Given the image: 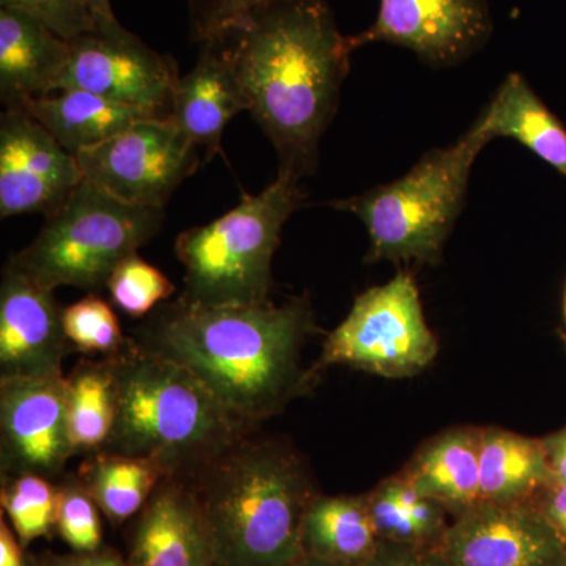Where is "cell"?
Here are the masks:
<instances>
[{
    "instance_id": "1",
    "label": "cell",
    "mask_w": 566,
    "mask_h": 566,
    "mask_svg": "<svg viewBox=\"0 0 566 566\" xmlns=\"http://www.w3.org/2000/svg\"><path fill=\"white\" fill-rule=\"evenodd\" d=\"M307 296L283 304L203 305L178 297L134 329L140 348L191 371L233 416L256 427L316 381L303 365L315 331Z\"/></svg>"
},
{
    "instance_id": "2",
    "label": "cell",
    "mask_w": 566,
    "mask_h": 566,
    "mask_svg": "<svg viewBox=\"0 0 566 566\" xmlns=\"http://www.w3.org/2000/svg\"><path fill=\"white\" fill-rule=\"evenodd\" d=\"M279 156V175H314L337 112L352 43L324 0H281L219 36Z\"/></svg>"
},
{
    "instance_id": "3",
    "label": "cell",
    "mask_w": 566,
    "mask_h": 566,
    "mask_svg": "<svg viewBox=\"0 0 566 566\" xmlns=\"http://www.w3.org/2000/svg\"><path fill=\"white\" fill-rule=\"evenodd\" d=\"M115 423L99 452L155 461L192 485L208 465L253 431L181 365L133 338L111 354Z\"/></svg>"
},
{
    "instance_id": "4",
    "label": "cell",
    "mask_w": 566,
    "mask_h": 566,
    "mask_svg": "<svg viewBox=\"0 0 566 566\" xmlns=\"http://www.w3.org/2000/svg\"><path fill=\"white\" fill-rule=\"evenodd\" d=\"M191 486L216 566H292L303 556L305 510L316 494L307 465L285 442L248 434Z\"/></svg>"
},
{
    "instance_id": "5",
    "label": "cell",
    "mask_w": 566,
    "mask_h": 566,
    "mask_svg": "<svg viewBox=\"0 0 566 566\" xmlns=\"http://www.w3.org/2000/svg\"><path fill=\"white\" fill-rule=\"evenodd\" d=\"M490 142L479 122L455 144L428 151L403 177L335 200L367 229L368 262L438 264L461 208L476 156Z\"/></svg>"
},
{
    "instance_id": "6",
    "label": "cell",
    "mask_w": 566,
    "mask_h": 566,
    "mask_svg": "<svg viewBox=\"0 0 566 566\" xmlns=\"http://www.w3.org/2000/svg\"><path fill=\"white\" fill-rule=\"evenodd\" d=\"M305 196L300 181L277 175L256 196L210 223L178 234L175 253L185 266L182 300L203 305L271 301L273 259L283 226Z\"/></svg>"
},
{
    "instance_id": "7",
    "label": "cell",
    "mask_w": 566,
    "mask_h": 566,
    "mask_svg": "<svg viewBox=\"0 0 566 566\" xmlns=\"http://www.w3.org/2000/svg\"><path fill=\"white\" fill-rule=\"evenodd\" d=\"M164 218V208L123 202L84 180L9 263L52 292L74 286L98 293L117 264L159 232Z\"/></svg>"
},
{
    "instance_id": "8",
    "label": "cell",
    "mask_w": 566,
    "mask_h": 566,
    "mask_svg": "<svg viewBox=\"0 0 566 566\" xmlns=\"http://www.w3.org/2000/svg\"><path fill=\"white\" fill-rule=\"evenodd\" d=\"M438 352L415 277L400 271L356 297L348 316L327 335L312 374L318 379L324 368L344 365L382 378H411L430 367Z\"/></svg>"
},
{
    "instance_id": "9",
    "label": "cell",
    "mask_w": 566,
    "mask_h": 566,
    "mask_svg": "<svg viewBox=\"0 0 566 566\" xmlns=\"http://www.w3.org/2000/svg\"><path fill=\"white\" fill-rule=\"evenodd\" d=\"M76 158L85 181L150 208H166L200 164L199 147L170 118H145Z\"/></svg>"
},
{
    "instance_id": "10",
    "label": "cell",
    "mask_w": 566,
    "mask_h": 566,
    "mask_svg": "<svg viewBox=\"0 0 566 566\" xmlns=\"http://www.w3.org/2000/svg\"><path fill=\"white\" fill-rule=\"evenodd\" d=\"M172 55L151 50L125 28L70 41L59 91H84L169 118L177 82Z\"/></svg>"
},
{
    "instance_id": "11",
    "label": "cell",
    "mask_w": 566,
    "mask_h": 566,
    "mask_svg": "<svg viewBox=\"0 0 566 566\" xmlns=\"http://www.w3.org/2000/svg\"><path fill=\"white\" fill-rule=\"evenodd\" d=\"M65 376L0 378L2 476L55 479L71 457Z\"/></svg>"
},
{
    "instance_id": "12",
    "label": "cell",
    "mask_w": 566,
    "mask_h": 566,
    "mask_svg": "<svg viewBox=\"0 0 566 566\" xmlns=\"http://www.w3.org/2000/svg\"><path fill=\"white\" fill-rule=\"evenodd\" d=\"M493 33L488 0H379L370 28L349 36L353 51L370 43L406 48L431 66H452L482 50Z\"/></svg>"
},
{
    "instance_id": "13",
    "label": "cell",
    "mask_w": 566,
    "mask_h": 566,
    "mask_svg": "<svg viewBox=\"0 0 566 566\" xmlns=\"http://www.w3.org/2000/svg\"><path fill=\"white\" fill-rule=\"evenodd\" d=\"M84 181L80 163L35 118L21 111L0 117V218L48 216Z\"/></svg>"
},
{
    "instance_id": "14",
    "label": "cell",
    "mask_w": 566,
    "mask_h": 566,
    "mask_svg": "<svg viewBox=\"0 0 566 566\" xmlns=\"http://www.w3.org/2000/svg\"><path fill=\"white\" fill-rule=\"evenodd\" d=\"M441 547L455 566H566L565 547L534 501L472 506L453 517Z\"/></svg>"
},
{
    "instance_id": "15",
    "label": "cell",
    "mask_w": 566,
    "mask_h": 566,
    "mask_svg": "<svg viewBox=\"0 0 566 566\" xmlns=\"http://www.w3.org/2000/svg\"><path fill=\"white\" fill-rule=\"evenodd\" d=\"M70 345L54 292L7 262L0 283V378L63 376Z\"/></svg>"
},
{
    "instance_id": "16",
    "label": "cell",
    "mask_w": 566,
    "mask_h": 566,
    "mask_svg": "<svg viewBox=\"0 0 566 566\" xmlns=\"http://www.w3.org/2000/svg\"><path fill=\"white\" fill-rule=\"evenodd\" d=\"M129 566H216L210 527L193 488L166 476L142 509Z\"/></svg>"
},
{
    "instance_id": "17",
    "label": "cell",
    "mask_w": 566,
    "mask_h": 566,
    "mask_svg": "<svg viewBox=\"0 0 566 566\" xmlns=\"http://www.w3.org/2000/svg\"><path fill=\"white\" fill-rule=\"evenodd\" d=\"M244 111L251 112V102L226 43L221 39L203 41L196 65L177 82L170 122L205 148V161H211L221 148L227 125Z\"/></svg>"
},
{
    "instance_id": "18",
    "label": "cell",
    "mask_w": 566,
    "mask_h": 566,
    "mask_svg": "<svg viewBox=\"0 0 566 566\" xmlns=\"http://www.w3.org/2000/svg\"><path fill=\"white\" fill-rule=\"evenodd\" d=\"M70 57V41L24 11L0 7V99L6 111L59 91Z\"/></svg>"
},
{
    "instance_id": "19",
    "label": "cell",
    "mask_w": 566,
    "mask_h": 566,
    "mask_svg": "<svg viewBox=\"0 0 566 566\" xmlns=\"http://www.w3.org/2000/svg\"><path fill=\"white\" fill-rule=\"evenodd\" d=\"M482 430L457 428L436 436L412 457L401 475L453 517L479 505Z\"/></svg>"
},
{
    "instance_id": "20",
    "label": "cell",
    "mask_w": 566,
    "mask_h": 566,
    "mask_svg": "<svg viewBox=\"0 0 566 566\" xmlns=\"http://www.w3.org/2000/svg\"><path fill=\"white\" fill-rule=\"evenodd\" d=\"M74 156L98 147L145 118H161L139 107L111 102L84 91H61L24 111Z\"/></svg>"
},
{
    "instance_id": "21",
    "label": "cell",
    "mask_w": 566,
    "mask_h": 566,
    "mask_svg": "<svg viewBox=\"0 0 566 566\" xmlns=\"http://www.w3.org/2000/svg\"><path fill=\"white\" fill-rule=\"evenodd\" d=\"M476 122L490 142L497 137L515 139L566 177L565 126L520 74L506 76Z\"/></svg>"
},
{
    "instance_id": "22",
    "label": "cell",
    "mask_w": 566,
    "mask_h": 566,
    "mask_svg": "<svg viewBox=\"0 0 566 566\" xmlns=\"http://www.w3.org/2000/svg\"><path fill=\"white\" fill-rule=\"evenodd\" d=\"M553 479L539 439L483 428L479 504L532 501Z\"/></svg>"
},
{
    "instance_id": "23",
    "label": "cell",
    "mask_w": 566,
    "mask_h": 566,
    "mask_svg": "<svg viewBox=\"0 0 566 566\" xmlns=\"http://www.w3.org/2000/svg\"><path fill=\"white\" fill-rule=\"evenodd\" d=\"M379 543L367 495L316 494L305 510L301 534L304 556L364 565Z\"/></svg>"
},
{
    "instance_id": "24",
    "label": "cell",
    "mask_w": 566,
    "mask_h": 566,
    "mask_svg": "<svg viewBox=\"0 0 566 566\" xmlns=\"http://www.w3.org/2000/svg\"><path fill=\"white\" fill-rule=\"evenodd\" d=\"M77 476L103 515L122 524L142 512L166 472L145 458L95 452L81 464Z\"/></svg>"
},
{
    "instance_id": "25",
    "label": "cell",
    "mask_w": 566,
    "mask_h": 566,
    "mask_svg": "<svg viewBox=\"0 0 566 566\" xmlns=\"http://www.w3.org/2000/svg\"><path fill=\"white\" fill-rule=\"evenodd\" d=\"M367 495L368 510L381 542L441 545L450 523L449 510L420 494L403 475L382 480Z\"/></svg>"
},
{
    "instance_id": "26",
    "label": "cell",
    "mask_w": 566,
    "mask_h": 566,
    "mask_svg": "<svg viewBox=\"0 0 566 566\" xmlns=\"http://www.w3.org/2000/svg\"><path fill=\"white\" fill-rule=\"evenodd\" d=\"M66 415L74 452L95 453L115 423V385L109 357L81 360L66 378Z\"/></svg>"
},
{
    "instance_id": "27",
    "label": "cell",
    "mask_w": 566,
    "mask_h": 566,
    "mask_svg": "<svg viewBox=\"0 0 566 566\" xmlns=\"http://www.w3.org/2000/svg\"><path fill=\"white\" fill-rule=\"evenodd\" d=\"M0 502L24 547L50 535L57 523L59 486L44 476H2Z\"/></svg>"
},
{
    "instance_id": "28",
    "label": "cell",
    "mask_w": 566,
    "mask_h": 566,
    "mask_svg": "<svg viewBox=\"0 0 566 566\" xmlns=\"http://www.w3.org/2000/svg\"><path fill=\"white\" fill-rule=\"evenodd\" d=\"M106 289L115 305L133 318L150 315L175 293V285L166 274L140 259L137 252L117 264Z\"/></svg>"
},
{
    "instance_id": "29",
    "label": "cell",
    "mask_w": 566,
    "mask_h": 566,
    "mask_svg": "<svg viewBox=\"0 0 566 566\" xmlns=\"http://www.w3.org/2000/svg\"><path fill=\"white\" fill-rule=\"evenodd\" d=\"M63 329L70 344L85 354L111 356L126 344L117 315L96 293L63 308Z\"/></svg>"
},
{
    "instance_id": "30",
    "label": "cell",
    "mask_w": 566,
    "mask_h": 566,
    "mask_svg": "<svg viewBox=\"0 0 566 566\" xmlns=\"http://www.w3.org/2000/svg\"><path fill=\"white\" fill-rule=\"evenodd\" d=\"M99 506L82 485L77 474L66 476L59 485L57 527L66 545L77 553L102 547L103 528Z\"/></svg>"
},
{
    "instance_id": "31",
    "label": "cell",
    "mask_w": 566,
    "mask_h": 566,
    "mask_svg": "<svg viewBox=\"0 0 566 566\" xmlns=\"http://www.w3.org/2000/svg\"><path fill=\"white\" fill-rule=\"evenodd\" d=\"M281 0H188L189 33L197 44L219 39L249 14Z\"/></svg>"
},
{
    "instance_id": "32",
    "label": "cell",
    "mask_w": 566,
    "mask_h": 566,
    "mask_svg": "<svg viewBox=\"0 0 566 566\" xmlns=\"http://www.w3.org/2000/svg\"><path fill=\"white\" fill-rule=\"evenodd\" d=\"M0 7L24 11L65 40L98 31L84 0H0Z\"/></svg>"
},
{
    "instance_id": "33",
    "label": "cell",
    "mask_w": 566,
    "mask_h": 566,
    "mask_svg": "<svg viewBox=\"0 0 566 566\" xmlns=\"http://www.w3.org/2000/svg\"><path fill=\"white\" fill-rule=\"evenodd\" d=\"M363 566H455L441 545H405L379 543L374 556Z\"/></svg>"
},
{
    "instance_id": "34",
    "label": "cell",
    "mask_w": 566,
    "mask_h": 566,
    "mask_svg": "<svg viewBox=\"0 0 566 566\" xmlns=\"http://www.w3.org/2000/svg\"><path fill=\"white\" fill-rule=\"evenodd\" d=\"M532 501L549 521L566 551V483L551 480Z\"/></svg>"
},
{
    "instance_id": "35",
    "label": "cell",
    "mask_w": 566,
    "mask_h": 566,
    "mask_svg": "<svg viewBox=\"0 0 566 566\" xmlns=\"http://www.w3.org/2000/svg\"><path fill=\"white\" fill-rule=\"evenodd\" d=\"M48 566H129L120 554L115 553L111 547H99L88 553L74 551L70 556L52 557Z\"/></svg>"
},
{
    "instance_id": "36",
    "label": "cell",
    "mask_w": 566,
    "mask_h": 566,
    "mask_svg": "<svg viewBox=\"0 0 566 566\" xmlns=\"http://www.w3.org/2000/svg\"><path fill=\"white\" fill-rule=\"evenodd\" d=\"M539 441L545 449L547 463H549L554 479L566 483V427L539 439Z\"/></svg>"
},
{
    "instance_id": "37",
    "label": "cell",
    "mask_w": 566,
    "mask_h": 566,
    "mask_svg": "<svg viewBox=\"0 0 566 566\" xmlns=\"http://www.w3.org/2000/svg\"><path fill=\"white\" fill-rule=\"evenodd\" d=\"M24 546L13 534L6 517L0 520V566H25Z\"/></svg>"
},
{
    "instance_id": "38",
    "label": "cell",
    "mask_w": 566,
    "mask_h": 566,
    "mask_svg": "<svg viewBox=\"0 0 566 566\" xmlns=\"http://www.w3.org/2000/svg\"><path fill=\"white\" fill-rule=\"evenodd\" d=\"M91 9L93 18H95L98 31L114 32L123 28L120 21L115 18L114 10H112L111 0H84Z\"/></svg>"
},
{
    "instance_id": "39",
    "label": "cell",
    "mask_w": 566,
    "mask_h": 566,
    "mask_svg": "<svg viewBox=\"0 0 566 566\" xmlns=\"http://www.w3.org/2000/svg\"><path fill=\"white\" fill-rule=\"evenodd\" d=\"M292 566H363L352 564H340V562L323 560V558L312 556H301Z\"/></svg>"
},
{
    "instance_id": "40",
    "label": "cell",
    "mask_w": 566,
    "mask_h": 566,
    "mask_svg": "<svg viewBox=\"0 0 566 566\" xmlns=\"http://www.w3.org/2000/svg\"><path fill=\"white\" fill-rule=\"evenodd\" d=\"M565 319H566V294H565Z\"/></svg>"
}]
</instances>
